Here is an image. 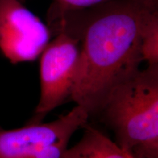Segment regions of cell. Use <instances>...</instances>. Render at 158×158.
<instances>
[{"label": "cell", "mask_w": 158, "mask_h": 158, "mask_svg": "<svg viewBox=\"0 0 158 158\" xmlns=\"http://www.w3.org/2000/svg\"><path fill=\"white\" fill-rule=\"evenodd\" d=\"M70 28L80 40V60L70 100L99 115L118 85L139 70L141 31L157 0H115Z\"/></svg>", "instance_id": "1"}, {"label": "cell", "mask_w": 158, "mask_h": 158, "mask_svg": "<svg viewBox=\"0 0 158 158\" xmlns=\"http://www.w3.org/2000/svg\"><path fill=\"white\" fill-rule=\"evenodd\" d=\"M98 116L122 150L136 158H158V64L118 85Z\"/></svg>", "instance_id": "2"}, {"label": "cell", "mask_w": 158, "mask_h": 158, "mask_svg": "<svg viewBox=\"0 0 158 158\" xmlns=\"http://www.w3.org/2000/svg\"><path fill=\"white\" fill-rule=\"evenodd\" d=\"M87 112L76 106L48 123H27L12 130L0 128V158H64L71 137L88 123Z\"/></svg>", "instance_id": "3"}, {"label": "cell", "mask_w": 158, "mask_h": 158, "mask_svg": "<svg viewBox=\"0 0 158 158\" xmlns=\"http://www.w3.org/2000/svg\"><path fill=\"white\" fill-rule=\"evenodd\" d=\"M80 41L59 32L40 54V95L29 123H40L47 114L70 100L80 60Z\"/></svg>", "instance_id": "4"}, {"label": "cell", "mask_w": 158, "mask_h": 158, "mask_svg": "<svg viewBox=\"0 0 158 158\" xmlns=\"http://www.w3.org/2000/svg\"><path fill=\"white\" fill-rule=\"evenodd\" d=\"M51 35L48 26L21 0H0V51L11 63L38 58Z\"/></svg>", "instance_id": "5"}, {"label": "cell", "mask_w": 158, "mask_h": 158, "mask_svg": "<svg viewBox=\"0 0 158 158\" xmlns=\"http://www.w3.org/2000/svg\"><path fill=\"white\" fill-rule=\"evenodd\" d=\"M83 128L82 138L68 148L64 158H127L124 150L100 130L88 123Z\"/></svg>", "instance_id": "6"}, {"label": "cell", "mask_w": 158, "mask_h": 158, "mask_svg": "<svg viewBox=\"0 0 158 158\" xmlns=\"http://www.w3.org/2000/svg\"><path fill=\"white\" fill-rule=\"evenodd\" d=\"M140 53L142 62L158 64V13L157 8L148 14L141 31Z\"/></svg>", "instance_id": "7"}, {"label": "cell", "mask_w": 158, "mask_h": 158, "mask_svg": "<svg viewBox=\"0 0 158 158\" xmlns=\"http://www.w3.org/2000/svg\"><path fill=\"white\" fill-rule=\"evenodd\" d=\"M115 0H53L54 8L56 13L51 15V27H54L68 12L79 10L92 7H100Z\"/></svg>", "instance_id": "8"}, {"label": "cell", "mask_w": 158, "mask_h": 158, "mask_svg": "<svg viewBox=\"0 0 158 158\" xmlns=\"http://www.w3.org/2000/svg\"><path fill=\"white\" fill-rule=\"evenodd\" d=\"M124 152H125V155H126V156H127V158H136V157H134L133 155H131V154H130V153L124 151Z\"/></svg>", "instance_id": "9"}]
</instances>
